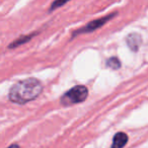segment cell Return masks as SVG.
Instances as JSON below:
<instances>
[{
  "mask_svg": "<svg viewBox=\"0 0 148 148\" xmlns=\"http://www.w3.org/2000/svg\"><path fill=\"white\" fill-rule=\"evenodd\" d=\"M43 91V85L36 78L19 80L10 87L8 99L11 103L25 105L36 99Z\"/></svg>",
  "mask_w": 148,
  "mask_h": 148,
  "instance_id": "cell-1",
  "label": "cell"
},
{
  "mask_svg": "<svg viewBox=\"0 0 148 148\" xmlns=\"http://www.w3.org/2000/svg\"><path fill=\"white\" fill-rule=\"evenodd\" d=\"M87 95H88V90L84 85H76L62 95L60 99V103L65 107L76 105L84 101Z\"/></svg>",
  "mask_w": 148,
  "mask_h": 148,
  "instance_id": "cell-2",
  "label": "cell"
},
{
  "mask_svg": "<svg viewBox=\"0 0 148 148\" xmlns=\"http://www.w3.org/2000/svg\"><path fill=\"white\" fill-rule=\"evenodd\" d=\"M116 14H117V12H114V13H111V14L106 15V16L101 17V18H97V19H95V21H90V23H88L83 27L73 32V33H72V37H76V36L81 35V34L92 33L93 31H95V29H99V27H101L103 25H105L108 21H111L113 17H115Z\"/></svg>",
  "mask_w": 148,
  "mask_h": 148,
  "instance_id": "cell-3",
  "label": "cell"
},
{
  "mask_svg": "<svg viewBox=\"0 0 148 148\" xmlns=\"http://www.w3.org/2000/svg\"><path fill=\"white\" fill-rule=\"evenodd\" d=\"M126 43L131 51L137 52L140 49V46L142 45V38L138 34H130L126 38Z\"/></svg>",
  "mask_w": 148,
  "mask_h": 148,
  "instance_id": "cell-4",
  "label": "cell"
},
{
  "mask_svg": "<svg viewBox=\"0 0 148 148\" xmlns=\"http://www.w3.org/2000/svg\"><path fill=\"white\" fill-rule=\"evenodd\" d=\"M128 142V135L124 132H118L113 138L111 148H124Z\"/></svg>",
  "mask_w": 148,
  "mask_h": 148,
  "instance_id": "cell-5",
  "label": "cell"
},
{
  "mask_svg": "<svg viewBox=\"0 0 148 148\" xmlns=\"http://www.w3.org/2000/svg\"><path fill=\"white\" fill-rule=\"evenodd\" d=\"M36 35H37V34H31V35L23 36V37L18 38V39L15 40L14 42H12V43H11L10 45L8 46V49H14V48H17L18 46L23 45V44L27 43V42H29V40L32 39V38L35 37Z\"/></svg>",
  "mask_w": 148,
  "mask_h": 148,
  "instance_id": "cell-6",
  "label": "cell"
},
{
  "mask_svg": "<svg viewBox=\"0 0 148 148\" xmlns=\"http://www.w3.org/2000/svg\"><path fill=\"white\" fill-rule=\"evenodd\" d=\"M106 65H107L108 67L111 68V69L118 70V69H120V67H121V62H120V60L118 59L117 57H112L107 60Z\"/></svg>",
  "mask_w": 148,
  "mask_h": 148,
  "instance_id": "cell-7",
  "label": "cell"
},
{
  "mask_svg": "<svg viewBox=\"0 0 148 148\" xmlns=\"http://www.w3.org/2000/svg\"><path fill=\"white\" fill-rule=\"evenodd\" d=\"M68 1H70V0H55V1L52 3L50 11H53V10H55V9L59 8V7L63 6V5L65 4V3H67Z\"/></svg>",
  "mask_w": 148,
  "mask_h": 148,
  "instance_id": "cell-8",
  "label": "cell"
},
{
  "mask_svg": "<svg viewBox=\"0 0 148 148\" xmlns=\"http://www.w3.org/2000/svg\"><path fill=\"white\" fill-rule=\"evenodd\" d=\"M6 148H21V147H19L18 144H11L10 146H8V147H6Z\"/></svg>",
  "mask_w": 148,
  "mask_h": 148,
  "instance_id": "cell-9",
  "label": "cell"
}]
</instances>
